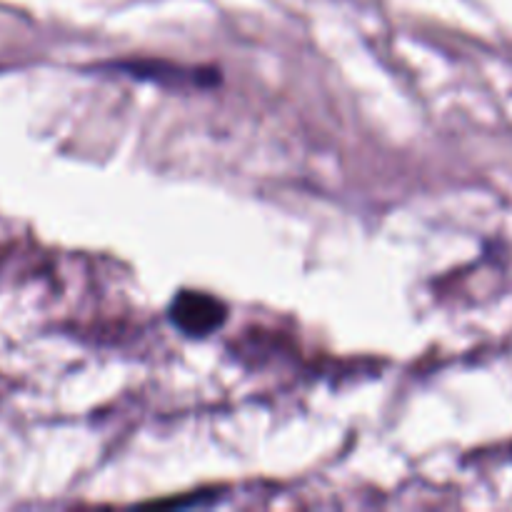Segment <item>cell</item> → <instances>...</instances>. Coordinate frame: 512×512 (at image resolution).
<instances>
[{"label": "cell", "instance_id": "obj_1", "mask_svg": "<svg viewBox=\"0 0 512 512\" xmlns=\"http://www.w3.org/2000/svg\"><path fill=\"white\" fill-rule=\"evenodd\" d=\"M225 315H228V310H225V305L218 298L205 293H193V290L180 293L173 300V308H170L173 323L183 333L195 335V338H203V335L218 330L225 323Z\"/></svg>", "mask_w": 512, "mask_h": 512}]
</instances>
